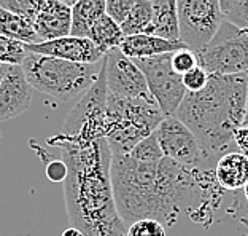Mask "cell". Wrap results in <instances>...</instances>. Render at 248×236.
<instances>
[{
  "instance_id": "4",
  "label": "cell",
  "mask_w": 248,
  "mask_h": 236,
  "mask_svg": "<svg viewBox=\"0 0 248 236\" xmlns=\"http://www.w3.org/2000/svg\"><path fill=\"white\" fill-rule=\"evenodd\" d=\"M164 114L151 96L107 98L105 140L111 153H129L139 142L151 136Z\"/></svg>"
},
{
  "instance_id": "11",
  "label": "cell",
  "mask_w": 248,
  "mask_h": 236,
  "mask_svg": "<svg viewBox=\"0 0 248 236\" xmlns=\"http://www.w3.org/2000/svg\"><path fill=\"white\" fill-rule=\"evenodd\" d=\"M105 80L108 94L121 98L151 96L143 72L120 48H111L105 54Z\"/></svg>"
},
{
  "instance_id": "16",
  "label": "cell",
  "mask_w": 248,
  "mask_h": 236,
  "mask_svg": "<svg viewBox=\"0 0 248 236\" xmlns=\"http://www.w3.org/2000/svg\"><path fill=\"white\" fill-rule=\"evenodd\" d=\"M215 179L224 190H240L248 182V156L240 152L223 153L215 163Z\"/></svg>"
},
{
  "instance_id": "34",
  "label": "cell",
  "mask_w": 248,
  "mask_h": 236,
  "mask_svg": "<svg viewBox=\"0 0 248 236\" xmlns=\"http://www.w3.org/2000/svg\"><path fill=\"white\" fill-rule=\"evenodd\" d=\"M10 67H11L10 64H3V63H0V85H2V82H3L5 75L8 74Z\"/></svg>"
},
{
  "instance_id": "25",
  "label": "cell",
  "mask_w": 248,
  "mask_h": 236,
  "mask_svg": "<svg viewBox=\"0 0 248 236\" xmlns=\"http://www.w3.org/2000/svg\"><path fill=\"white\" fill-rule=\"evenodd\" d=\"M43 0H0V8L8 10L11 13L26 16L32 21L33 15L37 13L38 7Z\"/></svg>"
},
{
  "instance_id": "18",
  "label": "cell",
  "mask_w": 248,
  "mask_h": 236,
  "mask_svg": "<svg viewBox=\"0 0 248 236\" xmlns=\"http://www.w3.org/2000/svg\"><path fill=\"white\" fill-rule=\"evenodd\" d=\"M105 2L107 0H78L73 3L70 35L88 37L94 22L105 15Z\"/></svg>"
},
{
  "instance_id": "36",
  "label": "cell",
  "mask_w": 248,
  "mask_h": 236,
  "mask_svg": "<svg viewBox=\"0 0 248 236\" xmlns=\"http://www.w3.org/2000/svg\"><path fill=\"white\" fill-rule=\"evenodd\" d=\"M244 125L248 126V96H247V114H245V121H244Z\"/></svg>"
},
{
  "instance_id": "3",
  "label": "cell",
  "mask_w": 248,
  "mask_h": 236,
  "mask_svg": "<svg viewBox=\"0 0 248 236\" xmlns=\"http://www.w3.org/2000/svg\"><path fill=\"white\" fill-rule=\"evenodd\" d=\"M157 163L137 160L131 153H111V192L116 209L126 225L139 219L157 220L159 217Z\"/></svg>"
},
{
  "instance_id": "28",
  "label": "cell",
  "mask_w": 248,
  "mask_h": 236,
  "mask_svg": "<svg viewBox=\"0 0 248 236\" xmlns=\"http://www.w3.org/2000/svg\"><path fill=\"white\" fill-rule=\"evenodd\" d=\"M137 0H107L105 2V15H108L111 19L116 21L118 24L127 18L131 13L132 7Z\"/></svg>"
},
{
  "instance_id": "13",
  "label": "cell",
  "mask_w": 248,
  "mask_h": 236,
  "mask_svg": "<svg viewBox=\"0 0 248 236\" xmlns=\"http://www.w3.org/2000/svg\"><path fill=\"white\" fill-rule=\"evenodd\" d=\"M33 88L21 66H11L0 85V121H7L29 109Z\"/></svg>"
},
{
  "instance_id": "31",
  "label": "cell",
  "mask_w": 248,
  "mask_h": 236,
  "mask_svg": "<svg viewBox=\"0 0 248 236\" xmlns=\"http://www.w3.org/2000/svg\"><path fill=\"white\" fill-rule=\"evenodd\" d=\"M232 142L237 145V149L240 153H244L248 156V126L242 125L234 131Z\"/></svg>"
},
{
  "instance_id": "7",
  "label": "cell",
  "mask_w": 248,
  "mask_h": 236,
  "mask_svg": "<svg viewBox=\"0 0 248 236\" xmlns=\"http://www.w3.org/2000/svg\"><path fill=\"white\" fill-rule=\"evenodd\" d=\"M107 89L105 80V58L99 77L75 107L67 115L61 134L73 136L83 140H97L105 137L107 123Z\"/></svg>"
},
{
  "instance_id": "6",
  "label": "cell",
  "mask_w": 248,
  "mask_h": 236,
  "mask_svg": "<svg viewBox=\"0 0 248 236\" xmlns=\"http://www.w3.org/2000/svg\"><path fill=\"white\" fill-rule=\"evenodd\" d=\"M196 56L208 74H248V31L224 19L212 40L196 51Z\"/></svg>"
},
{
  "instance_id": "20",
  "label": "cell",
  "mask_w": 248,
  "mask_h": 236,
  "mask_svg": "<svg viewBox=\"0 0 248 236\" xmlns=\"http://www.w3.org/2000/svg\"><path fill=\"white\" fill-rule=\"evenodd\" d=\"M88 38L97 45L102 51H108L111 48H120L124 40V34L121 31V26L116 21H113L108 15L100 16L89 29Z\"/></svg>"
},
{
  "instance_id": "21",
  "label": "cell",
  "mask_w": 248,
  "mask_h": 236,
  "mask_svg": "<svg viewBox=\"0 0 248 236\" xmlns=\"http://www.w3.org/2000/svg\"><path fill=\"white\" fill-rule=\"evenodd\" d=\"M151 21H153V5H151V0H137L131 10V13L127 15V18L120 26L124 37L137 35V34H146Z\"/></svg>"
},
{
  "instance_id": "9",
  "label": "cell",
  "mask_w": 248,
  "mask_h": 236,
  "mask_svg": "<svg viewBox=\"0 0 248 236\" xmlns=\"http://www.w3.org/2000/svg\"><path fill=\"white\" fill-rule=\"evenodd\" d=\"M134 63L143 72L151 98L159 105L164 117L175 115L186 94V88L182 75L172 67V53L134 59Z\"/></svg>"
},
{
  "instance_id": "22",
  "label": "cell",
  "mask_w": 248,
  "mask_h": 236,
  "mask_svg": "<svg viewBox=\"0 0 248 236\" xmlns=\"http://www.w3.org/2000/svg\"><path fill=\"white\" fill-rule=\"evenodd\" d=\"M24 43L13 40L10 37L0 35V63L10 66H21L26 58Z\"/></svg>"
},
{
  "instance_id": "5",
  "label": "cell",
  "mask_w": 248,
  "mask_h": 236,
  "mask_svg": "<svg viewBox=\"0 0 248 236\" xmlns=\"http://www.w3.org/2000/svg\"><path fill=\"white\" fill-rule=\"evenodd\" d=\"M102 64L104 59L94 64H80L53 56L27 53L21 67L35 91L58 101H70L88 91L99 77Z\"/></svg>"
},
{
  "instance_id": "17",
  "label": "cell",
  "mask_w": 248,
  "mask_h": 236,
  "mask_svg": "<svg viewBox=\"0 0 248 236\" xmlns=\"http://www.w3.org/2000/svg\"><path fill=\"white\" fill-rule=\"evenodd\" d=\"M151 5H153V21L146 34L180 42L177 0H151Z\"/></svg>"
},
{
  "instance_id": "14",
  "label": "cell",
  "mask_w": 248,
  "mask_h": 236,
  "mask_svg": "<svg viewBox=\"0 0 248 236\" xmlns=\"http://www.w3.org/2000/svg\"><path fill=\"white\" fill-rule=\"evenodd\" d=\"M32 24L42 42L70 35L72 7L59 0H43L33 15Z\"/></svg>"
},
{
  "instance_id": "19",
  "label": "cell",
  "mask_w": 248,
  "mask_h": 236,
  "mask_svg": "<svg viewBox=\"0 0 248 236\" xmlns=\"http://www.w3.org/2000/svg\"><path fill=\"white\" fill-rule=\"evenodd\" d=\"M0 35L10 37L24 45L42 42L29 18L3 8H0Z\"/></svg>"
},
{
  "instance_id": "27",
  "label": "cell",
  "mask_w": 248,
  "mask_h": 236,
  "mask_svg": "<svg viewBox=\"0 0 248 236\" xmlns=\"http://www.w3.org/2000/svg\"><path fill=\"white\" fill-rule=\"evenodd\" d=\"M196 66H199V63H197V56L193 50L182 48L172 53V67L177 74L183 75L188 70L194 69Z\"/></svg>"
},
{
  "instance_id": "1",
  "label": "cell",
  "mask_w": 248,
  "mask_h": 236,
  "mask_svg": "<svg viewBox=\"0 0 248 236\" xmlns=\"http://www.w3.org/2000/svg\"><path fill=\"white\" fill-rule=\"evenodd\" d=\"M67 166L64 195L72 227L84 236H126L110 182L111 152L105 137L83 140L58 134L48 140Z\"/></svg>"
},
{
  "instance_id": "32",
  "label": "cell",
  "mask_w": 248,
  "mask_h": 236,
  "mask_svg": "<svg viewBox=\"0 0 248 236\" xmlns=\"http://www.w3.org/2000/svg\"><path fill=\"white\" fill-rule=\"evenodd\" d=\"M234 3H235V0H219V7H221L223 15L226 13V11H229Z\"/></svg>"
},
{
  "instance_id": "24",
  "label": "cell",
  "mask_w": 248,
  "mask_h": 236,
  "mask_svg": "<svg viewBox=\"0 0 248 236\" xmlns=\"http://www.w3.org/2000/svg\"><path fill=\"white\" fill-rule=\"evenodd\" d=\"M126 236H166V227L156 219H139L127 225Z\"/></svg>"
},
{
  "instance_id": "8",
  "label": "cell",
  "mask_w": 248,
  "mask_h": 236,
  "mask_svg": "<svg viewBox=\"0 0 248 236\" xmlns=\"http://www.w3.org/2000/svg\"><path fill=\"white\" fill-rule=\"evenodd\" d=\"M180 42L193 51H199L212 40L224 15L219 0H177Z\"/></svg>"
},
{
  "instance_id": "29",
  "label": "cell",
  "mask_w": 248,
  "mask_h": 236,
  "mask_svg": "<svg viewBox=\"0 0 248 236\" xmlns=\"http://www.w3.org/2000/svg\"><path fill=\"white\" fill-rule=\"evenodd\" d=\"M224 19L240 29L248 31V0H235L231 10L224 13Z\"/></svg>"
},
{
  "instance_id": "2",
  "label": "cell",
  "mask_w": 248,
  "mask_h": 236,
  "mask_svg": "<svg viewBox=\"0 0 248 236\" xmlns=\"http://www.w3.org/2000/svg\"><path fill=\"white\" fill-rule=\"evenodd\" d=\"M248 74H210L204 89L186 93L175 112L201 142L207 155L221 156L247 114Z\"/></svg>"
},
{
  "instance_id": "35",
  "label": "cell",
  "mask_w": 248,
  "mask_h": 236,
  "mask_svg": "<svg viewBox=\"0 0 248 236\" xmlns=\"http://www.w3.org/2000/svg\"><path fill=\"white\" fill-rule=\"evenodd\" d=\"M59 2H62V3H67V5H70V7H72V5L75 3V2H78V0H59Z\"/></svg>"
},
{
  "instance_id": "23",
  "label": "cell",
  "mask_w": 248,
  "mask_h": 236,
  "mask_svg": "<svg viewBox=\"0 0 248 236\" xmlns=\"http://www.w3.org/2000/svg\"><path fill=\"white\" fill-rule=\"evenodd\" d=\"M129 153L135 156L137 160H142L146 163H157V161H161L162 156H164L162 155L159 144H157V140H156L155 133L151 134V136L145 137L142 142H139Z\"/></svg>"
},
{
  "instance_id": "12",
  "label": "cell",
  "mask_w": 248,
  "mask_h": 236,
  "mask_svg": "<svg viewBox=\"0 0 248 236\" xmlns=\"http://www.w3.org/2000/svg\"><path fill=\"white\" fill-rule=\"evenodd\" d=\"M27 53H35L43 56H53V58L72 61L80 64H94L104 59L107 54L102 51L91 38L67 35L54 40H45L40 43L24 45Z\"/></svg>"
},
{
  "instance_id": "15",
  "label": "cell",
  "mask_w": 248,
  "mask_h": 236,
  "mask_svg": "<svg viewBox=\"0 0 248 236\" xmlns=\"http://www.w3.org/2000/svg\"><path fill=\"white\" fill-rule=\"evenodd\" d=\"M188 48L182 42L167 40V38L151 35V34H137V35L124 37L120 50L131 59L153 58V56L173 53L177 50Z\"/></svg>"
},
{
  "instance_id": "26",
  "label": "cell",
  "mask_w": 248,
  "mask_h": 236,
  "mask_svg": "<svg viewBox=\"0 0 248 236\" xmlns=\"http://www.w3.org/2000/svg\"><path fill=\"white\" fill-rule=\"evenodd\" d=\"M208 78H210V74L201 66H196L194 69H191L182 75L186 93H196V91L204 89L205 85L208 83Z\"/></svg>"
},
{
  "instance_id": "33",
  "label": "cell",
  "mask_w": 248,
  "mask_h": 236,
  "mask_svg": "<svg viewBox=\"0 0 248 236\" xmlns=\"http://www.w3.org/2000/svg\"><path fill=\"white\" fill-rule=\"evenodd\" d=\"M61 236H84V235L77 227H70V228H67Z\"/></svg>"
},
{
  "instance_id": "37",
  "label": "cell",
  "mask_w": 248,
  "mask_h": 236,
  "mask_svg": "<svg viewBox=\"0 0 248 236\" xmlns=\"http://www.w3.org/2000/svg\"><path fill=\"white\" fill-rule=\"evenodd\" d=\"M244 193H245V198H247V201H248V182L245 184V187H244Z\"/></svg>"
},
{
  "instance_id": "30",
  "label": "cell",
  "mask_w": 248,
  "mask_h": 236,
  "mask_svg": "<svg viewBox=\"0 0 248 236\" xmlns=\"http://www.w3.org/2000/svg\"><path fill=\"white\" fill-rule=\"evenodd\" d=\"M46 176L53 182H64L67 177V166L62 158H51L46 161Z\"/></svg>"
},
{
  "instance_id": "10",
  "label": "cell",
  "mask_w": 248,
  "mask_h": 236,
  "mask_svg": "<svg viewBox=\"0 0 248 236\" xmlns=\"http://www.w3.org/2000/svg\"><path fill=\"white\" fill-rule=\"evenodd\" d=\"M155 136L162 155L178 165L188 168H204L212 158L194 136V133L175 115L166 117L156 128Z\"/></svg>"
}]
</instances>
